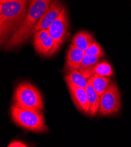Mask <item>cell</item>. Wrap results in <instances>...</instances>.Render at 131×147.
Listing matches in <instances>:
<instances>
[{"instance_id": "cell-1", "label": "cell", "mask_w": 131, "mask_h": 147, "mask_svg": "<svg viewBox=\"0 0 131 147\" xmlns=\"http://www.w3.org/2000/svg\"><path fill=\"white\" fill-rule=\"evenodd\" d=\"M31 0H8L0 4V40L7 42L22 23Z\"/></svg>"}, {"instance_id": "cell-2", "label": "cell", "mask_w": 131, "mask_h": 147, "mask_svg": "<svg viewBox=\"0 0 131 147\" xmlns=\"http://www.w3.org/2000/svg\"><path fill=\"white\" fill-rule=\"evenodd\" d=\"M54 0H31L25 17L18 28L6 42V49L21 45L33 35L35 25L47 11Z\"/></svg>"}, {"instance_id": "cell-3", "label": "cell", "mask_w": 131, "mask_h": 147, "mask_svg": "<svg viewBox=\"0 0 131 147\" xmlns=\"http://www.w3.org/2000/svg\"><path fill=\"white\" fill-rule=\"evenodd\" d=\"M14 106L18 107L38 111L43 109L41 94L32 84L23 82L19 84L14 92Z\"/></svg>"}, {"instance_id": "cell-4", "label": "cell", "mask_w": 131, "mask_h": 147, "mask_svg": "<svg viewBox=\"0 0 131 147\" xmlns=\"http://www.w3.org/2000/svg\"><path fill=\"white\" fill-rule=\"evenodd\" d=\"M13 121L19 126L37 133L48 131L42 111L26 110L13 105L11 108Z\"/></svg>"}, {"instance_id": "cell-5", "label": "cell", "mask_w": 131, "mask_h": 147, "mask_svg": "<svg viewBox=\"0 0 131 147\" xmlns=\"http://www.w3.org/2000/svg\"><path fill=\"white\" fill-rule=\"evenodd\" d=\"M121 94L115 82H111L105 92L100 96L98 113L101 115L117 113L121 108Z\"/></svg>"}, {"instance_id": "cell-6", "label": "cell", "mask_w": 131, "mask_h": 147, "mask_svg": "<svg viewBox=\"0 0 131 147\" xmlns=\"http://www.w3.org/2000/svg\"><path fill=\"white\" fill-rule=\"evenodd\" d=\"M69 21L67 9L64 7L59 16L50 25L48 31L50 35L54 40L56 49L58 51L62 45L68 34V29Z\"/></svg>"}, {"instance_id": "cell-7", "label": "cell", "mask_w": 131, "mask_h": 147, "mask_svg": "<svg viewBox=\"0 0 131 147\" xmlns=\"http://www.w3.org/2000/svg\"><path fill=\"white\" fill-rule=\"evenodd\" d=\"M33 44L37 53L43 56H52L57 51L55 43L48 29L36 32L34 34Z\"/></svg>"}, {"instance_id": "cell-8", "label": "cell", "mask_w": 131, "mask_h": 147, "mask_svg": "<svg viewBox=\"0 0 131 147\" xmlns=\"http://www.w3.org/2000/svg\"><path fill=\"white\" fill-rule=\"evenodd\" d=\"M63 8L64 7L60 0H54L47 11L34 27L33 34L41 30L48 29L52 22L59 16Z\"/></svg>"}, {"instance_id": "cell-9", "label": "cell", "mask_w": 131, "mask_h": 147, "mask_svg": "<svg viewBox=\"0 0 131 147\" xmlns=\"http://www.w3.org/2000/svg\"><path fill=\"white\" fill-rule=\"evenodd\" d=\"M71 97L76 107L85 114H89L90 104L86 89L84 88L67 84Z\"/></svg>"}, {"instance_id": "cell-10", "label": "cell", "mask_w": 131, "mask_h": 147, "mask_svg": "<svg viewBox=\"0 0 131 147\" xmlns=\"http://www.w3.org/2000/svg\"><path fill=\"white\" fill-rule=\"evenodd\" d=\"M85 52L71 43L67 55L66 67L68 71L78 69L85 56Z\"/></svg>"}, {"instance_id": "cell-11", "label": "cell", "mask_w": 131, "mask_h": 147, "mask_svg": "<svg viewBox=\"0 0 131 147\" xmlns=\"http://www.w3.org/2000/svg\"><path fill=\"white\" fill-rule=\"evenodd\" d=\"M100 58L99 57L85 54L78 70L86 78L89 79L93 75L94 70L99 63Z\"/></svg>"}, {"instance_id": "cell-12", "label": "cell", "mask_w": 131, "mask_h": 147, "mask_svg": "<svg viewBox=\"0 0 131 147\" xmlns=\"http://www.w3.org/2000/svg\"><path fill=\"white\" fill-rule=\"evenodd\" d=\"M88 100L90 104V111L89 115L91 117L95 116L99 111L100 96L96 93L94 88L93 87L91 81L88 79V83L85 88Z\"/></svg>"}, {"instance_id": "cell-13", "label": "cell", "mask_w": 131, "mask_h": 147, "mask_svg": "<svg viewBox=\"0 0 131 147\" xmlns=\"http://www.w3.org/2000/svg\"><path fill=\"white\" fill-rule=\"evenodd\" d=\"M95 42L91 34L86 31H80L74 35L72 44L78 49L85 51Z\"/></svg>"}, {"instance_id": "cell-14", "label": "cell", "mask_w": 131, "mask_h": 147, "mask_svg": "<svg viewBox=\"0 0 131 147\" xmlns=\"http://www.w3.org/2000/svg\"><path fill=\"white\" fill-rule=\"evenodd\" d=\"M67 84H71L75 86L85 88L88 83V79L86 78L78 69L69 71L65 77Z\"/></svg>"}, {"instance_id": "cell-15", "label": "cell", "mask_w": 131, "mask_h": 147, "mask_svg": "<svg viewBox=\"0 0 131 147\" xmlns=\"http://www.w3.org/2000/svg\"><path fill=\"white\" fill-rule=\"evenodd\" d=\"M89 80L99 96L105 92L111 83V80L109 77L92 75L89 78Z\"/></svg>"}, {"instance_id": "cell-16", "label": "cell", "mask_w": 131, "mask_h": 147, "mask_svg": "<svg viewBox=\"0 0 131 147\" xmlns=\"http://www.w3.org/2000/svg\"><path fill=\"white\" fill-rule=\"evenodd\" d=\"M113 70L111 66L106 62L98 63L95 67L93 75L102 77H111L113 75Z\"/></svg>"}, {"instance_id": "cell-17", "label": "cell", "mask_w": 131, "mask_h": 147, "mask_svg": "<svg viewBox=\"0 0 131 147\" xmlns=\"http://www.w3.org/2000/svg\"><path fill=\"white\" fill-rule=\"evenodd\" d=\"M84 52L86 55L97 56L99 57H101L104 55L102 49L100 46L99 45L98 43L96 42L95 41L92 44H91Z\"/></svg>"}, {"instance_id": "cell-18", "label": "cell", "mask_w": 131, "mask_h": 147, "mask_svg": "<svg viewBox=\"0 0 131 147\" xmlns=\"http://www.w3.org/2000/svg\"><path fill=\"white\" fill-rule=\"evenodd\" d=\"M8 147H26L27 146L26 145H25L24 143L21 142V141H13L11 142L8 145Z\"/></svg>"}, {"instance_id": "cell-19", "label": "cell", "mask_w": 131, "mask_h": 147, "mask_svg": "<svg viewBox=\"0 0 131 147\" xmlns=\"http://www.w3.org/2000/svg\"><path fill=\"white\" fill-rule=\"evenodd\" d=\"M8 1V0H0V3L1 4V3H3L5 1Z\"/></svg>"}]
</instances>
